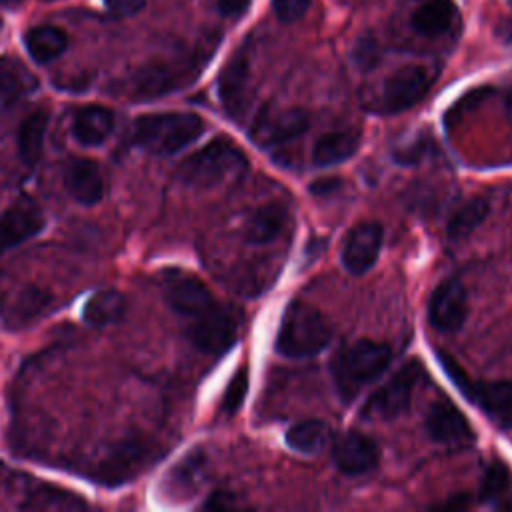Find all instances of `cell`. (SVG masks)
<instances>
[{
  "label": "cell",
  "instance_id": "6da1fadb",
  "mask_svg": "<svg viewBox=\"0 0 512 512\" xmlns=\"http://www.w3.org/2000/svg\"><path fill=\"white\" fill-rule=\"evenodd\" d=\"M392 348L372 338H360L348 346H342L332 358V378L336 390L344 402L356 398V394L370 382H374L390 364Z\"/></svg>",
  "mask_w": 512,
  "mask_h": 512
},
{
  "label": "cell",
  "instance_id": "7a4b0ae2",
  "mask_svg": "<svg viewBox=\"0 0 512 512\" xmlns=\"http://www.w3.org/2000/svg\"><path fill=\"white\" fill-rule=\"evenodd\" d=\"M204 120L194 112H158L138 116L132 124V144L158 154L172 156L198 140Z\"/></svg>",
  "mask_w": 512,
  "mask_h": 512
},
{
  "label": "cell",
  "instance_id": "3957f363",
  "mask_svg": "<svg viewBox=\"0 0 512 512\" xmlns=\"http://www.w3.org/2000/svg\"><path fill=\"white\" fill-rule=\"evenodd\" d=\"M246 168L248 158L236 142L226 136H216L178 166L176 178L186 186L204 190L244 174Z\"/></svg>",
  "mask_w": 512,
  "mask_h": 512
},
{
  "label": "cell",
  "instance_id": "277c9868",
  "mask_svg": "<svg viewBox=\"0 0 512 512\" xmlns=\"http://www.w3.org/2000/svg\"><path fill=\"white\" fill-rule=\"evenodd\" d=\"M330 342L326 318L302 300H292L280 320L274 348L286 358H310L320 354Z\"/></svg>",
  "mask_w": 512,
  "mask_h": 512
},
{
  "label": "cell",
  "instance_id": "5b68a950",
  "mask_svg": "<svg viewBox=\"0 0 512 512\" xmlns=\"http://www.w3.org/2000/svg\"><path fill=\"white\" fill-rule=\"evenodd\" d=\"M208 58L210 52L196 50L180 58L148 64L136 74L134 92L140 98H158L174 90H180L186 84L194 82V78L200 74Z\"/></svg>",
  "mask_w": 512,
  "mask_h": 512
},
{
  "label": "cell",
  "instance_id": "8992f818",
  "mask_svg": "<svg viewBox=\"0 0 512 512\" xmlns=\"http://www.w3.org/2000/svg\"><path fill=\"white\" fill-rule=\"evenodd\" d=\"M240 324H242L240 310H236L234 306L216 302L208 312L190 320L186 334L200 352L222 354L236 342Z\"/></svg>",
  "mask_w": 512,
  "mask_h": 512
},
{
  "label": "cell",
  "instance_id": "52a82bcc",
  "mask_svg": "<svg viewBox=\"0 0 512 512\" xmlns=\"http://www.w3.org/2000/svg\"><path fill=\"white\" fill-rule=\"evenodd\" d=\"M422 374L424 370L418 360H410L402 364L386 384H382L374 394H370V398L362 408V416L380 418V420H390L400 416L410 406L412 394Z\"/></svg>",
  "mask_w": 512,
  "mask_h": 512
},
{
  "label": "cell",
  "instance_id": "ba28073f",
  "mask_svg": "<svg viewBox=\"0 0 512 512\" xmlns=\"http://www.w3.org/2000/svg\"><path fill=\"white\" fill-rule=\"evenodd\" d=\"M162 294L166 304L188 320L198 318L218 302L198 276L180 268H166L162 272Z\"/></svg>",
  "mask_w": 512,
  "mask_h": 512
},
{
  "label": "cell",
  "instance_id": "9c48e42d",
  "mask_svg": "<svg viewBox=\"0 0 512 512\" xmlns=\"http://www.w3.org/2000/svg\"><path fill=\"white\" fill-rule=\"evenodd\" d=\"M308 124L310 118L300 108H286L278 112L262 110L250 126V138L260 148H274L302 136Z\"/></svg>",
  "mask_w": 512,
  "mask_h": 512
},
{
  "label": "cell",
  "instance_id": "30bf717a",
  "mask_svg": "<svg viewBox=\"0 0 512 512\" xmlns=\"http://www.w3.org/2000/svg\"><path fill=\"white\" fill-rule=\"evenodd\" d=\"M432 84L428 68L410 64L392 72L382 86V108L388 114H398L420 102Z\"/></svg>",
  "mask_w": 512,
  "mask_h": 512
},
{
  "label": "cell",
  "instance_id": "8fae6325",
  "mask_svg": "<svg viewBox=\"0 0 512 512\" xmlns=\"http://www.w3.org/2000/svg\"><path fill=\"white\" fill-rule=\"evenodd\" d=\"M150 450L152 448L140 440H124L116 444L96 466L94 478L106 486L128 482L150 462Z\"/></svg>",
  "mask_w": 512,
  "mask_h": 512
},
{
  "label": "cell",
  "instance_id": "7c38bea8",
  "mask_svg": "<svg viewBox=\"0 0 512 512\" xmlns=\"http://www.w3.org/2000/svg\"><path fill=\"white\" fill-rule=\"evenodd\" d=\"M468 314L466 290L456 278L440 282L428 300V322L440 332H456Z\"/></svg>",
  "mask_w": 512,
  "mask_h": 512
},
{
  "label": "cell",
  "instance_id": "4fadbf2b",
  "mask_svg": "<svg viewBox=\"0 0 512 512\" xmlns=\"http://www.w3.org/2000/svg\"><path fill=\"white\" fill-rule=\"evenodd\" d=\"M384 240V230L378 222L356 224L344 238L342 246V264L354 274H366L378 260Z\"/></svg>",
  "mask_w": 512,
  "mask_h": 512
},
{
  "label": "cell",
  "instance_id": "5bb4252c",
  "mask_svg": "<svg viewBox=\"0 0 512 512\" xmlns=\"http://www.w3.org/2000/svg\"><path fill=\"white\" fill-rule=\"evenodd\" d=\"M44 224L46 220L40 206L32 198L20 196L0 216V252L36 236Z\"/></svg>",
  "mask_w": 512,
  "mask_h": 512
},
{
  "label": "cell",
  "instance_id": "9a60e30c",
  "mask_svg": "<svg viewBox=\"0 0 512 512\" xmlns=\"http://www.w3.org/2000/svg\"><path fill=\"white\" fill-rule=\"evenodd\" d=\"M424 430L438 444H466L474 438L466 416L448 398L432 402L424 418Z\"/></svg>",
  "mask_w": 512,
  "mask_h": 512
},
{
  "label": "cell",
  "instance_id": "2e32d148",
  "mask_svg": "<svg viewBox=\"0 0 512 512\" xmlns=\"http://www.w3.org/2000/svg\"><path fill=\"white\" fill-rule=\"evenodd\" d=\"M332 458L342 474L360 476L378 466L380 448L370 436L360 432H348L334 442Z\"/></svg>",
  "mask_w": 512,
  "mask_h": 512
},
{
  "label": "cell",
  "instance_id": "e0dca14e",
  "mask_svg": "<svg viewBox=\"0 0 512 512\" xmlns=\"http://www.w3.org/2000/svg\"><path fill=\"white\" fill-rule=\"evenodd\" d=\"M466 398L498 426L512 428V380L472 382Z\"/></svg>",
  "mask_w": 512,
  "mask_h": 512
},
{
  "label": "cell",
  "instance_id": "ac0fdd59",
  "mask_svg": "<svg viewBox=\"0 0 512 512\" xmlns=\"http://www.w3.org/2000/svg\"><path fill=\"white\" fill-rule=\"evenodd\" d=\"M248 54L240 48L228 64L222 68L218 78V96L228 112V116L238 118L246 106V90H248Z\"/></svg>",
  "mask_w": 512,
  "mask_h": 512
},
{
  "label": "cell",
  "instance_id": "d6986e66",
  "mask_svg": "<svg viewBox=\"0 0 512 512\" xmlns=\"http://www.w3.org/2000/svg\"><path fill=\"white\" fill-rule=\"evenodd\" d=\"M64 186L68 194L86 206H92L104 196V178L98 164L90 158H72L64 168Z\"/></svg>",
  "mask_w": 512,
  "mask_h": 512
},
{
  "label": "cell",
  "instance_id": "ffe728a7",
  "mask_svg": "<svg viewBox=\"0 0 512 512\" xmlns=\"http://www.w3.org/2000/svg\"><path fill=\"white\" fill-rule=\"evenodd\" d=\"M290 224V212L288 206L274 200L258 206L244 226V238L250 244L262 246L274 242Z\"/></svg>",
  "mask_w": 512,
  "mask_h": 512
},
{
  "label": "cell",
  "instance_id": "44dd1931",
  "mask_svg": "<svg viewBox=\"0 0 512 512\" xmlns=\"http://www.w3.org/2000/svg\"><path fill=\"white\" fill-rule=\"evenodd\" d=\"M456 20L458 8L454 0H426L412 12L410 26L424 38H438L446 34Z\"/></svg>",
  "mask_w": 512,
  "mask_h": 512
},
{
  "label": "cell",
  "instance_id": "7402d4cb",
  "mask_svg": "<svg viewBox=\"0 0 512 512\" xmlns=\"http://www.w3.org/2000/svg\"><path fill=\"white\" fill-rule=\"evenodd\" d=\"M114 128V114L100 104H88L76 110L72 118V136L82 146L102 144Z\"/></svg>",
  "mask_w": 512,
  "mask_h": 512
},
{
  "label": "cell",
  "instance_id": "603a6c76",
  "mask_svg": "<svg viewBox=\"0 0 512 512\" xmlns=\"http://www.w3.org/2000/svg\"><path fill=\"white\" fill-rule=\"evenodd\" d=\"M206 468V456L202 450L186 454L164 478V490L174 500L190 498L202 484Z\"/></svg>",
  "mask_w": 512,
  "mask_h": 512
},
{
  "label": "cell",
  "instance_id": "cb8c5ba5",
  "mask_svg": "<svg viewBox=\"0 0 512 512\" xmlns=\"http://www.w3.org/2000/svg\"><path fill=\"white\" fill-rule=\"evenodd\" d=\"M358 146H360V134L356 130L326 132L316 140L312 148V160L318 168L342 164L356 154Z\"/></svg>",
  "mask_w": 512,
  "mask_h": 512
},
{
  "label": "cell",
  "instance_id": "d4e9b609",
  "mask_svg": "<svg viewBox=\"0 0 512 512\" xmlns=\"http://www.w3.org/2000/svg\"><path fill=\"white\" fill-rule=\"evenodd\" d=\"M36 88V76L18 58L0 56V106H10Z\"/></svg>",
  "mask_w": 512,
  "mask_h": 512
},
{
  "label": "cell",
  "instance_id": "484cf974",
  "mask_svg": "<svg viewBox=\"0 0 512 512\" xmlns=\"http://www.w3.org/2000/svg\"><path fill=\"white\" fill-rule=\"evenodd\" d=\"M126 308L128 302L120 290L104 288L86 300L82 308V320L90 326H110L124 318Z\"/></svg>",
  "mask_w": 512,
  "mask_h": 512
},
{
  "label": "cell",
  "instance_id": "4316f807",
  "mask_svg": "<svg viewBox=\"0 0 512 512\" xmlns=\"http://www.w3.org/2000/svg\"><path fill=\"white\" fill-rule=\"evenodd\" d=\"M24 46L32 60L38 64H48L56 60L68 48V36L56 26H34L24 34Z\"/></svg>",
  "mask_w": 512,
  "mask_h": 512
},
{
  "label": "cell",
  "instance_id": "83f0119b",
  "mask_svg": "<svg viewBox=\"0 0 512 512\" xmlns=\"http://www.w3.org/2000/svg\"><path fill=\"white\" fill-rule=\"evenodd\" d=\"M48 128V114L36 110L28 114L18 128V156L26 166H36L44 152V138Z\"/></svg>",
  "mask_w": 512,
  "mask_h": 512
},
{
  "label": "cell",
  "instance_id": "f1b7e54d",
  "mask_svg": "<svg viewBox=\"0 0 512 512\" xmlns=\"http://www.w3.org/2000/svg\"><path fill=\"white\" fill-rule=\"evenodd\" d=\"M488 212H490V204H488L486 198L476 196V198L466 200L448 218V226H446L448 238L450 240H464L466 236H470L482 224V220L488 216Z\"/></svg>",
  "mask_w": 512,
  "mask_h": 512
},
{
  "label": "cell",
  "instance_id": "f546056e",
  "mask_svg": "<svg viewBox=\"0 0 512 512\" xmlns=\"http://www.w3.org/2000/svg\"><path fill=\"white\" fill-rule=\"evenodd\" d=\"M330 440V426L322 420H302L288 428L286 444L300 454H318Z\"/></svg>",
  "mask_w": 512,
  "mask_h": 512
},
{
  "label": "cell",
  "instance_id": "4dcf8cb0",
  "mask_svg": "<svg viewBox=\"0 0 512 512\" xmlns=\"http://www.w3.org/2000/svg\"><path fill=\"white\" fill-rule=\"evenodd\" d=\"M84 500L78 498L72 492H66L62 488L54 486H38L32 490L22 504V508H42V510H72V508H82Z\"/></svg>",
  "mask_w": 512,
  "mask_h": 512
},
{
  "label": "cell",
  "instance_id": "1f68e13d",
  "mask_svg": "<svg viewBox=\"0 0 512 512\" xmlns=\"http://www.w3.org/2000/svg\"><path fill=\"white\" fill-rule=\"evenodd\" d=\"M512 488V472L510 468L500 462L494 460L486 466L482 482H480V500L482 502H494L502 496H506Z\"/></svg>",
  "mask_w": 512,
  "mask_h": 512
},
{
  "label": "cell",
  "instance_id": "d6a6232c",
  "mask_svg": "<svg viewBox=\"0 0 512 512\" xmlns=\"http://www.w3.org/2000/svg\"><path fill=\"white\" fill-rule=\"evenodd\" d=\"M248 392V370L246 366H240L234 376L230 378L224 394H222V412L232 416L244 402Z\"/></svg>",
  "mask_w": 512,
  "mask_h": 512
},
{
  "label": "cell",
  "instance_id": "836d02e7",
  "mask_svg": "<svg viewBox=\"0 0 512 512\" xmlns=\"http://www.w3.org/2000/svg\"><path fill=\"white\" fill-rule=\"evenodd\" d=\"M270 2L278 20L296 22L308 12L312 0H270Z\"/></svg>",
  "mask_w": 512,
  "mask_h": 512
},
{
  "label": "cell",
  "instance_id": "e575fe53",
  "mask_svg": "<svg viewBox=\"0 0 512 512\" xmlns=\"http://www.w3.org/2000/svg\"><path fill=\"white\" fill-rule=\"evenodd\" d=\"M354 58H356L360 68H372L378 62V46H376V42L370 40V38L358 40Z\"/></svg>",
  "mask_w": 512,
  "mask_h": 512
},
{
  "label": "cell",
  "instance_id": "d590c367",
  "mask_svg": "<svg viewBox=\"0 0 512 512\" xmlns=\"http://www.w3.org/2000/svg\"><path fill=\"white\" fill-rule=\"evenodd\" d=\"M104 4L112 16L128 18L138 14L144 8L146 0H104Z\"/></svg>",
  "mask_w": 512,
  "mask_h": 512
},
{
  "label": "cell",
  "instance_id": "8d00e7d4",
  "mask_svg": "<svg viewBox=\"0 0 512 512\" xmlns=\"http://www.w3.org/2000/svg\"><path fill=\"white\" fill-rule=\"evenodd\" d=\"M424 154H426V144L424 142H412L408 146H402V148L394 150V162H398V164H416Z\"/></svg>",
  "mask_w": 512,
  "mask_h": 512
},
{
  "label": "cell",
  "instance_id": "74e56055",
  "mask_svg": "<svg viewBox=\"0 0 512 512\" xmlns=\"http://www.w3.org/2000/svg\"><path fill=\"white\" fill-rule=\"evenodd\" d=\"M248 6H250V0H218V10L230 18L242 16Z\"/></svg>",
  "mask_w": 512,
  "mask_h": 512
},
{
  "label": "cell",
  "instance_id": "f35d334b",
  "mask_svg": "<svg viewBox=\"0 0 512 512\" xmlns=\"http://www.w3.org/2000/svg\"><path fill=\"white\" fill-rule=\"evenodd\" d=\"M338 186H340V180H336V178H322V180H316L314 184H310V192L316 194V196H328Z\"/></svg>",
  "mask_w": 512,
  "mask_h": 512
},
{
  "label": "cell",
  "instance_id": "ab89813d",
  "mask_svg": "<svg viewBox=\"0 0 512 512\" xmlns=\"http://www.w3.org/2000/svg\"><path fill=\"white\" fill-rule=\"evenodd\" d=\"M506 110H508V116L512 118V92L506 96Z\"/></svg>",
  "mask_w": 512,
  "mask_h": 512
},
{
  "label": "cell",
  "instance_id": "60d3db41",
  "mask_svg": "<svg viewBox=\"0 0 512 512\" xmlns=\"http://www.w3.org/2000/svg\"><path fill=\"white\" fill-rule=\"evenodd\" d=\"M2 476H4V464L0 462V480H2Z\"/></svg>",
  "mask_w": 512,
  "mask_h": 512
},
{
  "label": "cell",
  "instance_id": "b9f144b4",
  "mask_svg": "<svg viewBox=\"0 0 512 512\" xmlns=\"http://www.w3.org/2000/svg\"><path fill=\"white\" fill-rule=\"evenodd\" d=\"M2 2H16V0H2Z\"/></svg>",
  "mask_w": 512,
  "mask_h": 512
}]
</instances>
